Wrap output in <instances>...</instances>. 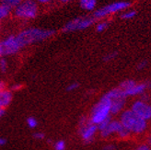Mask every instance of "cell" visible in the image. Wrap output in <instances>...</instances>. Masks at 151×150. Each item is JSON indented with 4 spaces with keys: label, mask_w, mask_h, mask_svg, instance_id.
Returning a JSON list of instances; mask_svg holds the SVG:
<instances>
[{
    "label": "cell",
    "mask_w": 151,
    "mask_h": 150,
    "mask_svg": "<svg viewBox=\"0 0 151 150\" xmlns=\"http://www.w3.org/2000/svg\"><path fill=\"white\" fill-rule=\"evenodd\" d=\"M55 33L52 29H42L38 28H31L27 29L25 31H22L20 33H19L16 38L19 43L20 47L27 46L29 44H32L34 42H38L43 41L45 39L50 38Z\"/></svg>",
    "instance_id": "1"
},
{
    "label": "cell",
    "mask_w": 151,
    "mask_h": 150,
    "mask_svg": "<svg viewBox=\"0 0 151 150\" xmlns=\"http://www.w3.org/2000/svg\"><path fill=\"white\" fill-rule=\"evenodd\" d=\"M119 121L131 133H143L147 127V122L134 114L131 110H125L121 112Z\"/></svg>",
    "instance_id": "2"
},
{
    "label": "cell",
    "mask_w": 151,
    "mask_h": 150,
    "mask_svg": "<svg viewBox=\"0 0 151 150\" xmlns=\"http://www.w3.org/2000/svg\"><path fill=\"white\" fill-rule=\"evenodd\" d=\"M98 127V131L103 138L110 137L111 136L116 134L120 138H127L130 136L131 133L127 131L122 125L119 120H111V118L107 119L106 121L100 123Z\"/></svg>",
    "instance_id": "3"
},
{
    "label": "cell",
    "mask_w": 151,
    "mask_h": 150,
    "mask_svg": "<svg viewBox=\"0 0 151 150\" xmlns=\"http://www.w3.org/2000/svg\"><path fill=\"white\" fill-rule=\"evenodd\" d=\"M111 100L109 97L106 94L102 96L99 102L93 107L91 115L89 118L90 123L98 126L102 122L111 118Z\"/></svg>",
    "instance_id": "4"
},
{
    "label": "cell",
    "mask_w": 151,
    "mask_h": 150,
    "mask_svg": "<svg viewBox=\"0 0 151 150\" xmlns=\"http://www.w3.org/2000/svg\"><path fill=\"white\" fill-rule=\"evenodd\" d=\"M15 16L22 19H34L38 14V5L35 0H22L15 7Z\"/></svg>",
    "instance_id": "5"
},
{
    "label": "cell",
    "mask_w": 151,
    "mask_h": 150,
    "mask_svg": "<svg viewBox=\"0 0 151 150\" xmlns=\"http://www.w3.org/2000/svg\"><path fill=\"white\" fill-rule=\"evenodd\" d=\"M98 132L97 125L90 123L89 119H87L86 117H83L79 123V133L82 140L85 143L88 144L93 141L96 133Z\"/></svg>",
    "instance_id": "6"
},
{
    "label": "cell",
    "mask_w": 151,
    "mask_h": 150,
    "mask_svg": "<svg viewBox=\"0 0 151 150\" xmlns=\"http://www.w3.org/2000/svg\"><path fill=\"white\" fill-rule=\"evenodd\" d=\"M95 21L94 18L91 17H79L67 22L64 27V32H73L77 31H83L91 26Z\"/></svg>",
    "instance_id": "7"
},
{
    "label": "cell",
    "mask_w": 151,
    "mask_h": 150,
    "mask_svg": "<svg viewBox=\"0 0 151 150\" xmlns=\"http://www.w3.org/2000/svg\"><path fill=\"white\" fill-rule=\"evenodd\" d=\"M130 3L125 2V1H121V2H115L110 4L108 6H105L101 9H98L94 12V19H103L105 17L109 16L111 14L117 13L122 10L126 9L127 7H129Z\"/></svg>",
    "instance_id": "8"
},
{
    "label": "cell",
    "mask_w": 151,
    "mask_h": 150,
    "mask_svg": "<svg viewBox=\"0 0 151 150\" xmlns=\"http://www.w3.org/2000/svg\"><path fill=\"white\" fill-rule=\"evenodd\" d=\"M134 114H137L141 119L148 121L151 119V105L147 103V101L138 100H135L130 109Z\"/></svg>",
    "instance_id": "9"
},
{
    "label": "cell",
    "mask_w": 151,
    "mask_h": 150,
    "mask_svg": "<svg viewBox=\"0 0 151 150\" xmlns=\"http://www.w3.org/2000/svg\"><path fill=\"white\" fill-rule=\"evenodd\" d=\"M149 88H151V84L149 82H145V83H137V82H135L131 88L123 91H124L125 98H127V97H134L138 95H143L144 93H146L147 89H148Z\"/></svg>",
    "instance_id": "10"
},
{
    "label": "cell",
    "mask_w": 151,
    "mask_h": 150,
    "mask_svg": "<svg viewBox=\"0 0 151 150\" xmlns=\"http://www.w3.org/2000/svg\"><path fill=\"white\" fill-rule=\"evenodd\" d=\"M4 48V55H14L21 48L16 36H9L2 42Z\"/></svg>",
    "instance_id": "11"
},
{
    "label": "cell",
    "mask_w": 151,
    "mask_h": 150,
    "mask_svg": "<svg viewBox=\"0 0 151 150\" xmlns=\"http://www.w3.org/2000/svg\"><path fill=\"white\" fill-rule=\"evenodd\" d=\"M125 105V99H114L111 100V114L116 115L123 111Z\"/></svg>",
    "instance_id": "12"
},
{
    "label": "cell",
    "mask_w": 151,
    "mask_h": 150,
    "mask_svg": "<svg viewBox=\"0 0 151 150\" xmlns=\"http://www.w3.org/2000/svg\"><path fill=\"white\" fill-rule=\"evenodd\" d=\"M12 100V93L7 89H1L0 90V109L5 110L10 104Z\"/></svg>",
    "instance_id": "13"
},
{
    "label": "cell",
    "mask_w": 151,
    "mask_h": 150,
    "mask_svg": "<svg viewBox=\"0 0 151 150\" xmlns=\"http://www.w3.org/2000/svg\"><path fill=\"white\" fill-rule=\"evenodd\" d=\"M79 4L82 9L86 11H92L96 7L97 0H79Z\"/></svg>",
    "instance_id": "14"
},
{
    "label": "cell",
    "mask_w": 151,
    "mask_h": 150,
    "mask_svg": "<svg viewBox=\"0 0 151 150\" xmlns=\"http://www.w3.org/2000/svg\"><path fill=\"white\" fill-rule=\"evenodd\" d=\"M10 11H11V9L9 6L0 4V19L6 18L10 14Z\"/></svg>",
    "instance_id": "15"
},
{
    "label": "cell",
    "mask_w": 151,
    "mask_h": 150,
    "mask_svg": "<svg viewBox=\"0 0 151 150\" xmlns=\"http://www.w3.org/2000/svg\"><path fill=\"white\" fill-rule=\"evenodd\" d=\"M22 0H0V2L3 5H6L7 6H9L10 9H13V7H16Z\"/></svg>",
    "instance_id": "16"
},
{
    "label": "cell",
    "mask_w": 151,
    "mask_h": 150,
    "mask_svg": "<svg viewBox=\"0 0 151 150\" xmlns=\"http://www.w3.org/2000/svg\"><path fill=\"white\" fill-rule=\"evenodd\" d=\"M135 15H137V12H135L134 10H129V11L124 12L122 14V16H121V18L124 19H133Z\"/></svg>",
    "instance_id": "17"
},
{
    "label": "cell",
    "mask_w": 151,
    "mask_h": 150,
    "mask_svg": "<svg viewBox=\"0 0 151 150\" xmlns=\"http://www.w3.org/2000/svg\"><path fill=\"white\" fill-rule=\"evenodd\" d=\"M109 26V23L107 21H102V22H100V23L97 24V27H96V29L98 32H104L105 29H106Z\"/></svg>",
    "instance_id": "18"
},
{
    "label": "cell",
    "mask_w": 151,
    "mask_h": 150,
    "mask_svg": "<svg viewBox=\"0 0 151 150\" xmlns=\"http://www.w3.org/2000/svg\"><path fill=\"white\" fill-rule=\"evenodd\" d=\"M27 124H28V126L29 127V128L34 129L38 125V122H37V120L34 117H29L27 119Z\"/></svg>",
    "instance_id": "19"
},
{
    "label": "cell",
    "mask_w": 151,
    "mask_h": 150,
    "mask_svg": "<svg viewBox=\"0 0 151 150\" xmlns=\"http://www.w3.org/2000/svg\"><path fill=\"white\" fill-rule=\"evenodd\" d=\"M55 150H65V143L63 140H59L55 142L54 145Z\"/></svg>",
    "instance_id": "20"
},
{
    "label": "cell",
    "mask_w": 151,
    "mask_h": 150,
    "mask_svg": "<svg viewBox=\"0 0 151 150\" xmlns=\"http://www.w3.org/2000/svg\"><path fill=\"white\" fill-rule=\"evenodd\" d=\"M7 68V63H6V60L4 59V58H1L0 59V70L2 72H6Z\"/></svg>",
    "instance_id": "21"
},
{
    "label": "cell",
    "mask_w": 151,
    "mask_h": 150,
    "mask_svg": "<svg viewBox=\"0 0 151 150\" xmlns=\"http://www.w3.org/2000/svg\"><path fill=\"white\" fill-rule=\"evenodd\" d=\"M116 55H117L116 52H110V54H108V55H106L104 56V61L105 62H109V61H111V60L114 59L116 57Z\"/></svg>",
    "instance_id": "22"
},
{
    "label": "cell",
    "mask_w": 151,
    "mask_h": 150,
    "mask_svg": "<svg viewBox=\"0 0 151 150\" xmlns=\"http://www.w3.org/2000/svg\"><path fill=\"white\" fill-rule=\"evenodd\" d=\"M78 88V83H71L70 85H68L67 86V88H66V90L67 91H74L75 89H77Z\"/></svg>",
    "instance_id": "23"
},
{
    "label": "cell",
    "mask_w": 151,
    "mask_h": 150,
    "mask_svg": "<svg viewBox=\"0 0 151 150\" xmlns=\"http://www.w3.org/2000/svg\"><path fill=\"white\" fill-rule=\"evenodd\" d=\"M44 136H45L44 133H42V132H37V133H34V137L36 139H38V140H42L44 138Z\"/></svg>",
    "instance_id": "24"
},
{
    "label": "cell",
    "mask_w": 151,
    "mask_h": 150,
    "mask_svg": "<svg viewBox=\"0 0 151 150\" xmlns=\"http://www.w3.org/2000/svg\"><path fill=\"white\" fill-rule=\"evenodd\" d=\"M134 150H151V148H150L147 144H144V145H140V146H138Z\"/></svg>",
    "instance_id": "25"
},
{
    "label": "cell",
    "mask_w": 151,
    "mask_h": 150,
    "mask_svg": "<svg viewBox=\"0 0 151 150\" xmlns=\"http://www.w3.org/2000/svg\"><path fill=\"white\" fill-rule=\"evenodd\" d=\"M147 61H142L141 63H139V64H138V65H137V69H139V70L144 69L145 67L147 66Z\"/></svg>",
    "instance_id": "26"
},
{
    "label": "cell",
    "mask_w": 151,
    "mask_h": 150,
    "mask_svg": "<svg viewBox=\"0 0 151 150\" xmlns=\"http://www.w3.org/2000/svg\"><path fill=\"white\" fill-rule=\"evenodd\" d=\"M115 148L114 145H107L103 147V150H115Z\"/></svg>",
    "instance_id": "27"
},
{
    "label": "cell",
    "mask_w": 151,
    "mask_h": 150,
    "mask_svg": "<svg viewBox=\"0 0 151 150\" xmlns=\"http://www.w3.org/2000/svg\"><path fill=\"white\" fill-rule=\"evenodd\" d=\"M6 144V140L4 137H0V146H3Z\"/></svg>",
    "instance_id": "28"
},
{
    "label": "cell",
    "mask_w": 151,
    "mask_h": 150,
    "mask_svg": "<svg viewBox=\"0 0 151 150\" xmlns=\"http://www.w3.org/2000/svg\"><path fill=\"white\" fill-rule=\"evenodd\" d=\"M21 85H19V84H17V85H14L13 87H12V89L13 90H19V89H20L21 88Z\"/></svg>",
    "instance_id": "29"
},
{
    "label": "cell",
    "mask_w": 151,
    "mask_h": 150,
    "mask_svg": "<svg viewBox=\"0 0 151 150\" xmlns=\"http://www.w3.org/2000/svg\"><path fill=\"white\" fill-rule=\"evenodd\" d=\"M36 1L41 4H47V3H50L52 0H36Z\"/></svg>",
    "instance_id": "30"
},
{
    "label": "cell",
    "mask_w": 151,
    "mask_h": 150,
    "mask_svg": "<svg viewBox=\"0 0 151 150\" xmlns=\"http://www.w3.org/2000/svg\"><path fill=\"white\" fill-rule=\"evenodd\" d=\"M4 55V48L2 45V42H0V56Z\"/></svg>",
    "instance_id": "31"
},
{
    "label": "cell",
    "mask_w": 151,
    "mask_h": 150,
    "mask_svg": "<svg viewBox=\"0 0 151 150\" xmlns=\"http://www.w3.org/2000/svg\"><path fill=\"white\" fill-rule=\"evenodd\" d=\"M150 148H151V134L148 136V138H147V144Z\"/></svg>",
    "instance_id": "32"
},
{
    "label": "cell",
    "mask_w": 151,
    "mask_h": 150,
    "mask_svg": "<svg viewBox=\"0 0 151 150\" xmlns=\"http://www.w3.org/2000/svg\"><path fill=\"white\" fill-rule=\"evenodd\" d=\"M3 88H5V84H4V82L0 81V90L3 89Z\"/></svg>",
    "instance_id": "33"
},
{
    "label": "cell",
    "mask_w": 151,
    "mask_h": 150,
    "mask_svg": "<svg viewBox=\"0 0 151 150\" xmlns=\"http://www.w3.org/2000/svg\"><path fill=\"white\" fill-rule=\"evenodd\" d=\"M5 113V110L3 109H0V118H1L3 116V114Z\"/></svg>",
    "instance_id": "34"
},
{
    "label": "cell",
    "mask_w": 151,
    "mask_h": 150,
    "mask_svg": "<svg viewBox=\"0 0 151 150\" xmlns=\"http://www.w3.org/2000/svg\"><path fill=\"white\" fill-rule=\"evenodd\" d=\"M58 1L62 2V3H67V2H70L71 0H58Z\"/></svg>",
    "instance_id": "35"
}]
</instances>
